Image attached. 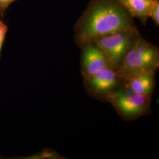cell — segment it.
Segmentation results:
<instances>
[{"label": "cell", "instance_id": "7", "mask_svg": "<svg viewBox=\"0 0 159 159\" xmlns=\"http://www.w3.org/2000/svg\"><path fill=\"white\" fill-rule=\"evenodd\" d=\"M156 71L153 70L126 76L123 78L122 85L137 94L152 97L156 86Z\"/></svg>", "mask_w": 159, "mask_h": 159}, {"label": "cell", "instance_id": "10", "mask_svg": "<svg viewBox=\"0 0 159 159\" xmlns=\"http://www.w3.org/2000/svg\"><path fill=\"white\" fill-rule=\"evenodd\" d=\"M8 31V27L2 20H0V59L1 55V50L6 39V34Z\"/></svg>", "mask_w": 159, "mask_h": 159}, {"label": "cell", "instance_id": "3", "mask_svg": "<svg viewBox=\"0 0 159 159\" xmlns=\"http://www.w3.org/2000/svg\"><path fill=\"white\" fill-rule=\"evenodd\" d=\"M152 98L121 85L109 94L106 102L111 104L123 120L132 121L152 113Z\"/></svg>", "mask_w": 159, "mask_h": 159}, {"label": "cell", "instance_id": "6", "mask_svg": "<svg viewBox=\"0 0 159 159\" xmlns=\"http://www.w3.org/2000/svg\"><path fill=\"white\" fill-rule=\"evenodd\" d=\"M80 48L83 78L89 77L103 68L111 67L107 58L95 41L85 43Z\"/></svg>", "mask_w": 159, "mask_h": 159}, {"label": "cell", "instance_id": "11", "mask_svg": "<svg viewBox=\"0 0 159 159\" xmlns=\"http://www.w3.org/2000/svg\"><path fill=\"white\" fill-rule=\"evenodd\" d=\"M16 0H0V16L3 18L6 10L9 6Z\"/></svg>", "mask_w": 159, "mask_h": 159}, {"label": "cell", "instance_id": "5", "mask_svg": "<svg viewBox=\"0 0 159 159\" xmlns=\"http://www.w3.org/2000/svg\"><path fill=\"white\" fill-rule=\"evenodd\" d=\"M123 79L111 67L103 68L91 76L83 78L85 91L99 101L106 102L107 97L123 84Z\"/></svg>", "mask_w": 159, "mask_h": 159}, {"label": "cell", "instance_id": "8", "mask_svg": "<svg viewBox=\"0 0 159 159\" xmlns=\"http://www.w3.org/2000/svg\"><path fill=\"white\" fill-rule=\"evenodd\" d=\"M129 11L131 15L140 20L146 25L150 18V11L156 0H119Z\"/></svg>", "mask_w": 159, "mask_h": 159}, {"label": "cell", "instance_id": "1", "mask_svg": "<svg viewBox=\"0 0 159 159\" xmlns=\"http://www.w3.org/2000/svg\"><path fill=\"white\" fill-rule=\"evenodd\" d=\"M134 17L119 0H91L74 24V41L80 47L114 33L136 29Z\"/></svg>", "mask_w": 159, "mask_h": 159}, {"label": "cell", "instance_id": "4", "mask_svg": "<svg viewBox=\"0 0 159 159\" xmlns=\"http://www.w3.org/2000/svg\"><path fill=\"white\" fill-rule=\"evenodd\" d=\"M140 34L138 29L120 31L95 41L108 59L110 67L117 70Z\"/></svg>", "mask_w": 159, "mask_h": 159}, {"label": "cell", "instance_id": "9", "mask_svg": "<svg viewBox=\"0 0 159 159\" xmlns=\"http://www.w3.org/2000/svg\"><path fill=\"white\" fill-rule=\"evenodd\" d=\"M150 17L152 18L154 22L155 23L156 26H159V0H156L152 5L150 11Z\"/></svg>", "mask_w": 159, "mask_h": 159}, {"label": "cell", "instance_id": "2", "mask_svg": "<svg viewBox=\"0 0 159 159\" xmlns=\"http://www.w3.org/2000/svg\"><path fill=\"white\" fill-rule=\"evenodd\" d=\"M159 67V47L149 43L140 34L116 71L123 79L131 74L157 70Z\"/></svg>", "mask_w": 159, "mask_h": 159}]
</instances>
